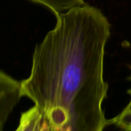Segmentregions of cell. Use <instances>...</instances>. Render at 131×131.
<instances>
[{
    "mask_svg": "<svg viewBox=\"0 0 131 131\" xmlns=\"http://www.w3.org/2000/svg\"><path fill=\"white\" fill-rule=\"evenodd\" d=\"M56 17L55 27L35 47L21 95L39 109L50 131H103L110 125L103 103L110 23L85 3Z\"/></svg>",
    "mask_w": 131,
    "mask_h": 131,
    "instance_id": "obj_1",
    "label": "cell"
},
{
    "mask_svg": "<svg viewBox=\"0 0 131 131\" xmlns=\"http://www.w3.org/2000/svg\"><path fill=\"white\" fill-rule=\"evenodd\" d=\"M22 97L20 82L0 70V131H5L9 118Z\"/></svg>",
    "mask_w": 131,
    "mask_h": 131,
    "instance_id": "obj_2",
    "label": "cell"
},
{
    "mask_svg": "<svg viewBox=\"0 0 131 131\" xmlns=\"http://www.w3.org/2000/svg\"><path fill=\"white\" fill-rule=\"evenodd\" d=\"M43 121V115L36 106L21 114L19 123L15 131H38Z\"/></svg>",
    "mask_w": 131,
    "mask_h": 131,
    "instance_id": "obj_3",
    "label": "cell"
},
{
    "mask_svg": "<svg viewBox=\"0 0 131 131\" xmlns=\"http://www.w3.org/2000/svg\"><path fill=\"white\" fill-rule=\"evenodd\" d=\"M31 2L44 6L51 10L56 16L83 4V0H30Z\"/></svg>",
    "mask_w": 131,
    "mask_h": 131,
    "instance_id": "obj_4",
    "label": "cell"
},
{
    "mask_svg": "<svg viewBox=\"0 0 131 131\" xmlns=\"http://www.w3.org/2000/svg\"><path fill=\"white\" fill-rule=\"evenodd\" d=\"M130 100L124 109L114 118L110 119V125L116 126L123 131H131V89L128 90Z\"/></svg>",
    "mask_w": 131,
    "mask_h": 131,
    "instance_id": "obj_5",
    "label": "cell"
},
{
    "mask_svg": "<svg viewBox=\"0 0 131 131\" xmlns=\"http://www.w3.org/2000/svg\"><path fill=\"white\" fill-rule=\"evenodd\" d=\"M38 131H50L49 124H48L47 121L44 118H43V121L42 123V125H41V126H40V128L39 129Z\"/></svg>",
    "mask_w": 131,
    "mask_h": 131,
    "instance_id": "obj_6",
    "label": "cell"
}]
</instances>
